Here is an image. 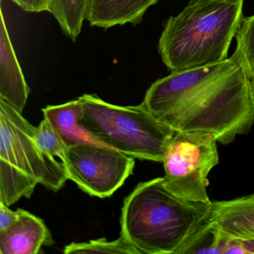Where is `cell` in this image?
Here are the masks:
<instances>
[{"mask_svg": "<svg viewBox=\"0 0 254 254\" xmlns=\"http://www.w3.org/2000/svg\"><path fill=\"white\" fill-rule=\"evenodd\" d=\"M20 219L8 228L0 230V254H37L43 246L55 243L44 221L20 209Z\"/></svg>", "mask_w": 254, "mask_h": 254, "instance_id": "9", "label": "cell"}, {"mask_svg": "<svg viewBox=\"0 0 254 254\" xmlns=\"http://www.w3.org/2000/svg\"><path fill=\"white\" fill-rule=\"evenodd\" d=\"M34 130L21 114L0 100V202L6 206L29 198L38 184L58 191L68 180L64 163L37 145Z\"/></svg>", "mask_w": 254, "mask_h": 254, "instance_id": "4", "label": "cell"}, {"mask_svg": "<svg viewBox=\"0 0 254 254\" xmlns=\"http://www.w3.org/2000/svg\"><path fill=\"white\" fill-rule=\"evenodd\" d=\"M239 53L250 79L254 77V14L244 16L236 35Z\"/></svg>", "mask_w": 254, "mask_h": 254, "instance_id": "17", "label": "cell"}, {"mask_svg": "<svg viewBox=\"0 0 254 254\" xmlns=\"http://www.w3.org/2000/svg\"><path fill=\"white\" fill-rule=\"evenodd\" d=\"M34 137L45 154L55 158L59 157L62 163L64 161L69 146L47 119L44 118L38 127H35Z\"/></svg>", "mask_w": 254, "mask_h": 254, "instance_id": "16", "label": "cell"}, {"mask_svg": "<svg viewBox=\"0 0 254 254\" xmlns=\"http://www.w3.org/2000/svg\"><path fill=\"white\" fill-rule=\"evenodd\" d=\"M134 157L94 141L70 145L63 162L68 180L84 192L110 197L133 174Z\"/></svg>", "mask_w": 254, "mask_h": 254, "instance_id": "7", "label": "cell"}, {"mask_svg": "<svg viewBox=\"0 0 254 254\" xmlns=\"http://www.w3.org/2000/svg\"><path fill=\"white\" fill-rule=\"evenodd\" d=\"M65 254H141L124 236H120L114 241L108 239H95L81 243L69 244L64 249Z\"/></svg>", "mask_w": 254, "mask_h": 254, "instance_id": "15", "label": "cell"}, {"mask_svg": "<svg viewBox=\"0 0 254 254\" xmlns=\"http://www.w3.org/2000/svg\"><path fill=\"white\" fill-rule=\"evenodd\" d=\"M80 126L96 142L141 160L163 163L176 132L153 115L142 103L119 106L96 94L80 96Z\"/></svg>", "mask_w": 254, "mask_h": 254, "instance_id": "5", "label": "cell"}, {"mask_svg": "<svg viewBox=\"0 0 254 254\" xmlns=\"http://www.w3.org/2000/svg\"><path fill=\"white\" fill-rule=\"evenodd\" d=\"M226 254H254V239H239L228 237L224 248Z\"/></svg>", "mask_w": 254, "mask_h": 254, "instance_id": "18", "label": "cell"}, {"mask_svg": "<svg viewBox=\"0 0 254 254\" xmlns=\"http://www.w3.org/2000/svg\"><path fill=\"white\" fill-rule=\"evenodd\" d=\"M44 118L50 122L68 146L96 141L80 126L83 107L79 99L59 105H51L42 110Z\"/></svg>", "mask_w": 254, "mask_h": 254, "instance_id": "12", "label": "cell"}, {"mask_svg": "<svg viewBox=\"0 0 254 254\" xmlns=\"http://www.w3.org/2000/svg\"><path fill=\"white\" fill-rule=\"evenodd\" d=\"M90 2L91 0H51L47 11L57 20L64 34L75 42L87 20Z\"/></svg>", "mask_w": 254, "mask_h": 254, "instance_id": "13", "label": "cell"}, {"mask_svg": "<svg viewBox=\"0 0 254 254\" xmlns=\"http://www.w3.org/2000/svg\"><path fill=\"white\" fill-rule=\"evenodd\" d=\"M160 0H91L87 20L91 26L106 29L139 25L148 8Z\"/></svg>", "mask_w": 254, "mask_h": 254, "instance_id": "11", "label": "cell"}, {"mask_svg": "<svg viewBox=\"0 0 254 254\" xmlns=\"http://www.w3.org/2000/svg\"><path fill=\"white\" fill-rule=\"evenodd\" d=\"M142 104L175 132H206L223 145L254 124L251 79L236 50L224 62L157 80Z\"/></svg>", "mask_w": 254, "mask_h": 254, "instance_id": "1", "label": "cell"}, {"mask_svg": "<svg viewBox=\"0 0 254 254\" xmlns=\"http://www.w3.org/2000/svg\"><path fill=\"white\" fill-rule=\"evenodd\" d=\"M212 201L184 200L172 194L163 178L140 183L125 199L122 236L141 254H180L209 221Z\"/></svg>", "mask_w": 254, "mask_h": 254, "instance_id": "2", "label": "cell"}, {"mask_svg": "<svg viewBox=\"0 0 254 254\" xmlns=\"http://www.w3.org/2000/svg\"><path fill=\"white\" fill-rule=\"evenodd\" d=\"M0 12V100L6 102L22 114L30 88L10 39L2 9Z\"/></svg>", "mask_w": 254, "mask_h": 254, "instance_id": "8", "label": "cell"}, {"mask_svg": "<svg viewBox=\"0 0 254 254\" xmlns=\"http://www.w3.org/2000/svg\"><path fill=\"white\" fill-rule=\"evenodd\" d=\"M26 12L47 11L51 0H11Z\"/></svg>", "mask_w": 254, "mask_h": 254, "instance_id": "19", "label": "cell"}, {"mask_svg": "<svg viewBox=\"0 0 254 254\" xmlns=\"http://www.w3.org/2000/svg\"><path fill=\"white\" fill-rule=\"evenodd\" d=\"M209 221L228 237L254 239V194L212 202Z\"/></svg>", "mask_w": 254, "mask_h": 254, "instance_id": "10", "label": "cell"}, {"mask_svg": "<svg viewBox=\"0 0 254 254\" xmlns=\"http://www.w3.org/2000/svg\"><path fill=\"white\" fill-rule=\"evenodd\" d=\"M243 0H190L165 23L158 43L171 72L215 64L228 59L243 15Z\"/></svg>", "mask_w": 254, "mask_h": 254, "instance_id": "3", "label": "cell"}, {"mask_svg": "<svg viewBox=\"0 0 254 254\" xmlns=\"http://www.w3.org/2000/svg\"><path fill=\"white\" fill-rule=\"evenodd\" d=\"M251 92L252 96L253 102L254 103V77L251 79Z\"/></svg>", "mask_w": 254, "mask_h": 254, "instance_id": "21", "label": "cell"}, {"mask_svg": "<svg viewBox=\"0 0 254 254\" xmlns=\"http://www.w3.org/2000/svg\"><path fill=\"white\" fill-rule=\"evenodd\" d=\"M21 215L20 209L13 211L8 206L0 202V230L8 228L20 219Z\"/></svg>", "mask_w": 254, "mask_h": 254, "instance_id": "20", "label": "cell"}, {"mask_svg": "<svg viewBox=\"0 0 254 254\" xmlns=\"http://www.w3.org/2000/svg\"><path fill=\"white\" fill-rule=\"evenodd\" d=\"M227 238V235L209 221L193 235L180 254H223Z\"/></svg>", "mask_w": 254, "mask_h": 254, "instance_id": "14", "label": "cell"}, {"mask_svg": "<svg viewBox=\"0 0 254 254\" xmlns=\"http://www.w3.org/2000/svg\"><path fill=\"white\" fill-rule=\"evenodd\" d=\"M216 137L206 132H176L163 160V184L190 201L210 202L208 175L219 163Z\"/></svg>", "mask_w": 254, "mask_h": 254, "instance_id": "6", "label": "cell"}]
</instances>
